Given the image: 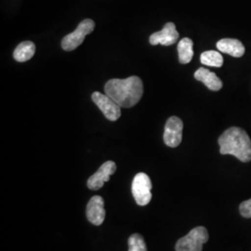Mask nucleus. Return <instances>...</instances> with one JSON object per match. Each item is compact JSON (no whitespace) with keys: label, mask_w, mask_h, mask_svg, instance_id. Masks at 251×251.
Returning a JSON list of instances; mask_svg holds the SVG:
<instances>
[{"label":"nucleus","mask_w":251,"mask_h":251,"mask_svg":"<svg viewBox=\"0 0 251 251\" xmlns=\"http://www.w3.org/2000/svg\"><path fill=\"white\" fill-rule=\"evenodd\" d=\"M207 240V230L203 226H198L178 240L175 250L176 251H202L203 245Z\"/></svg>","instance_id":"3"},{"label":"nucleus","mask_w":251,"mask_h":251,"mask_svg":"<svg viewBox=\"0 0 251 251\" xmlns=\"http://www.w3.org/2000/svg\"><path fill=\"white\" fill-rule=\"evenodd\" d=\"M194 42L188 37L182 38L178 44V54H179V62L182 64L190 63L194 56Z\"/></svg>","instance_id":"14"},{"label":"nucleus","mask_w":251,"mask_h":251,"mask_svg":"<svg viewBox=\"0 0 251 251\" xmlns=\"http://www.w3.org/2000/svg\"><path fill=\"white\" fill-rule=\"evenodd\" d=\"M152 181L145 173H138L133 179L131 191L136 203L139 206H146L152 199Z\"/></svg>","instance_id":"5"},{"label":"nucleus","mask_w":251,"mask_h":251,"mask_svg":"<svg viewBox=\"0 0 251 251\" xmlns=\"http://www.w3.org/2000/svg\"><path fill=\"white\" fill-rule=\"evenodd\" d=\"M104 91L120 107L130 108L142 99L144 84L140 77L135 75L125 79L114 78L105 84Z\"/></svg>","instance_id":"1"},{"label":"nucleus","mask_w":251,"mask_h":251,"mask_svg":"<svg viewBox=\"0 0 251 251\" xmlns=\"http://www.w3.org/2000/svg\"><path fill=\"white\" fill-rule=\"evenodd\" d=\"M36 52V45L32 41H24L17 46L13 52V58L19 63H25L33 58Z\"/></svg>","instance_id":"13"},{"label":"nucleus","mask_w":251,"mask_h":251,"mask_svg":"<svg viewBox=\"0 0 251 251\" xmlns=\"http://www.w3.org/2000/svg\"><path fill=\"white\" fill-rule=\"evenodd\" d=\"M95 28V23L91 19H85L71 34L64 36L62 40V48L66 51H71L83 43L85 37L90 35Z\"/></svg>","instance_id":"4"},{"label":"nucleus","mask_w":251,"mask_h":251,"mask_svg":"<svg viewBox=\"0 0 251 251\" xmlns=\"http://www.w3.org/2000/svg\"><path fill=\"white\" fill-rule=\"evenodd\" d=\"M87 218L92 225L99 226L102 225L105 219V208L103 198L99 196H94L90 198L87 206Z\"/></svg>","instance_id":"10"},{"label":"nucleus","mask_w":251,"mask_h":251,"mask_svg":"<svg viewBox=\"0 0 251 251\" xmlns=\"http://www.w3.org/2000/svg\"><path fill=\"white\" fill-rule=\"evenodd\" d=\"M179 38V33L173 23H168L159 32H155L150 36V44L152 46H171L176 43Z\"/></svg>","instance_id":"9"},{"label":"nucleus","mask_w":251,"mask_h":251,"mask_svg":"<svg viewBox=\"0 0 251 251\" xmlns=\"http://www.w3.org/2000/svg\"><path fill=\"white\" fill-rule=\"evenodd\" d=\"M91 99L108 120L117 121L121 117V107L107 94L95 91L92 93Z\"/></svg>","instance_id":"6"},{"label":"nucleus","mask_w":251,"mask_h":251,"mask_svg":"<svg viewBox=\"0 0 251 251\" xmlns=\"http://www.w3.org/2000/svg\"><path fill=\"white\" fill-rule=\"evenodd\" d=\"M217 49L224 53L229 54L233 57H242L245 54V47L241 41L233 38H224L218 41Z\"/></svg>","instance_id":"11"},{"label":"nucleus","mask_w":251,"mask_h":251,"mask_svg":"<svg viewBox=\"0 0 251 251\" xmlns=\"http://www.w3.org/2000/svg\"><path fill=\"white\" fill-rule=\"evenodd\" d=\"M117 171V165L114 161H107L103 163L98 171L90 176L88 179V187L90 190L97 191L101 188L104 182H107L110 179L111 175H113Z\"/></svg>","instance_id":"8"},{"label":"nucleus","mask_w":251,"mask_h":251,"mask_svg":"<svg viewBox=\"0 0 251 251\" xmlns=\"http://www.w3.org/2000/svg\"><path fill=\"white\" fill-rule=\"evenodd\" d=\"M201 63L212 66V67H222L224 64V58L222 54L215 50H207L200 56Z\"/></svg>","instance_id":"15"},{"label":"nucleus","mask_w":251,"mask_h":251,"mask_svg":"<svg viewBox=\"0 0 251 251\" xmlns=\"http://www.w3.org/2000/svg\"><path fill=\"white\" fill-rule=\"evenodd\" d=\"M219 144L222 154H232L242 162L251 161V138L242 128L233 126L226 129L219 138Z\"/></svg>","instance_id":"2"},{"label":"nucleus","mask_w":251,"mask_h":251,"mask_svg":"<svg viewBox=\"0 0 251 251\" xmlns=\"http://www.w3.org/2000/svg\"><path fill=\"white\" fill-rule=\"evenodd\" d=\"M128 251H147L146 244L144 237L139 234L134 233L128 238Z\"/></svg>","instance_id":"16"},{"label":"nucleus","mask_w":251,"mask_h":251,"mask_svg":"<svg viewBox=\"0 0 251 251\" xmlns=\"http://www.w3.org/2000/svg\"><path fill=\"white\" fill-rule=\"evenodd\" d=\"M183 123L181 119L177 117H171L168 119L165 131H164V143L169 147H178L182 140Z\"/></svg>","instance_id":"7"},{"label":"nucleus","mask_w":251,"mask_h":251,"mask_svg":"<svg viewBox=\"0 0 251 251\" xmlns=\"http://www.w3.org/2000/svg\"><path fill=\"white\" fill-rule=\"evenodd\" d=\"M240 213L245 218H251V198L244 201L239 206Z\"/></svg>","instance_id":"17"},{"label":"nucleus","mask_w":251,"mask_h":251,"mask_svg":"<svg viewBox=\"0 0 251 251\" xmlns=\"http://www.w3.org/2000/svg\"><path fill=\"white\" fill-rule=\"evenodd\" d=\"M195 78L205 84L207 89L213 91H218L223 88V82L217 76L215 73L210 72L206 68H199L195 73Z\"/></svg>","instance_id":"12"}]
</instances>
